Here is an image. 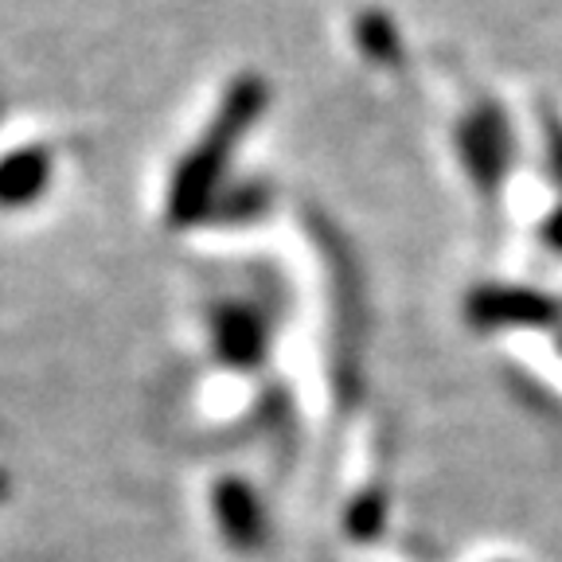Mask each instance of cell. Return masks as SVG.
<instances>
[{"label":"cell","instance_id":"obj_1","mask_svg":"<svg viewBox=\"0 0 562 562\" xmlns=\"http://www.w3.org/2000/svg\"><path fill=\"white\" fill-rule=\"evenodd\" d=\"M266 110V82L262 79H238L223 98L220 114L211 117L203 137L195 140L188 157L176 165L172 188H168V220L172 227H192L203 223L223 192V176H227L231 153L246 137V130L258 122Z\"/></svg>","mask_w":562,"mask_h":562},{"label":"cell","instance_id":"obj_2","mask_svg":"<svg viewBox=\"0 0 562 562\" xmlns=\"http://www.w3.org/2000/svg\"><path fill=\"white\" fill-rule=\"evenodd\" d=\"M316 238L328 266V297H333V386L340 403H351L360 391V344H363V290L360 270L351 262L348 246L333 227L316 223Z\"/></svg>","mask_w":562,"mask_h":562},{"label":"cell","instance_id":"obj_3","mask_svg":"<svg viewBox=\"0 0 562 562\" xmlns=\"http://www.w3.org/2000/svg\"><path fill=\"white\" fill-rule=\"evenodd\" d=\"M211 351L235 371H255L270 356V321L250 301H223L211 308Z\"/></svg>","mask_w":562,"mask_h":562},{"label":"cell","instance_id":"obj_4","mask_svg":"<svg viewBox=\"0 0 562 562\" xmlns=\"http://www.w3.org/2000/svg\"><path fill=\"white\" fill-rule=\"evenodd\" d=\"M211 519L220 527L223 543L243 554L270 543V512L255 484H246L243 476H220L211 484Z\"/></svg>","mask_w":562,"mask_h":562},{"label":"cell","instance_id":"obj_5","mask_svg":"<svg viewBox=\"0 0 562 562\" xmlns=\"http://www.w3.org/2000/svg\"><path fill=\"white\" fill-rule=\"evenodd\" d=\"M554 316V305L539 293L524 290H476L469 297V321L481 328L496 325H547Z\"/></svg>","mask_w":562,"mask_h":562},{"label":"cell","instance_id":"obj_6","mask_svg":"<svg viewBox=\"0 0 562 562\" xmlns=\"http://www.w3.org/2000/svg\"><path fill=\"white\" fill-rule=\"evenodd\" d=\"M52 180V153L44 145H27L9 157H0V207L16 211L44 195Z\"/></svg>","mask_w":562,"mask_h":562},{"label":"cell","instance_id":"obj_7","mask_svg":"<svg viewBox=\"0 0 562 562\" xmlns=\"http://www.w3.org/2000/svg\"><path fill=\"white\" fill-rule=\"evenodd\" d=\"M270 207V188L266 184H235L223 188L215 207H211V223H258Z\"/></svg>","mask_w":562,"mask_h":562},{"label":"cell","instance_id":"obj_8","mask_svg":"<svg viewBox=\"0 0 562 562\" xmlns=\"http://www.w3.org/2000/svg\"><path fill=\"white\" fill-rule=\"evenodd\" d=\"M383 524H386V496H383V488L360 492V496L348 504V512H344V527H348V536L360 539V543H371V539L383 536Z\"/></svg>","mask_w":562,"mask_h":562}]
</instances>
